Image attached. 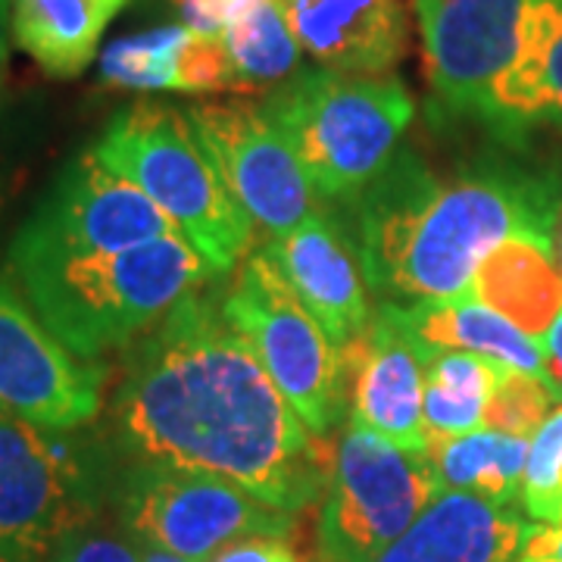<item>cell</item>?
<instances>
[{
  "label": "cell",
  "instance_id": "26",
  "mask_svg": "<svg viewBox=\"0 0 562 562\" xmlns=\"http://www.w3.org/2000/svg\"><path fill=\"white\" fill-rule=\"evenodd\" d=\"M560 465H562V406H557L528 441L519 506L538 528H553L560 516Z\"/></svg>",
  "mask_w": 562,
  "mask_h": 562
},
{
  "label": "cell",
  "instance_id": "37",
  "mask_svg": "<svg viewBox=\"0 0 562 562\" xmlns=\"http://www.w3.org/2000/svg\"><path fill=\"white\" fill-rule=\"evenodd\" d=\"M550 531H557V535H562V513H560V519H557V525H553Z\"/></svg>",
  "mask_w": 562,
  "mask_h": 562
},
{
  "label": "cell",
  "instance_id": "23",
  "mask_svg": "<svg viewBox=\"0 0 562 562\" xmlns=\"http://www.w3.org/2000/svg\"><path fill=\"white\" fill-rule=\"evenodd\" d=\"M238 91H272L301 69V44L279 0H241L220 32Z\"/></svg>",
  "mask_w": 562,
  "mask_h": 562
},
{
  "label": "cell",
  "instance_id": "40",
  "mask_svg": "<svg viewBox=\"0 0 562 562\" xmlns=\"http://www.w3.org/2000/svg\"><path fill=\"white\" fill-rule=\"evenodd\" d=\"M0 201H3V198H0Z\"/></svg>",
  "mask_w": 562,
  "mask_h": 562
},
{
  "label": "cell",
  "instance_id": "36",
  "mask_svg": "<svg viewBox=\"0 0 562 562\" xmlns=\"http://www.w3.org/2000/svg\"><path fill=\"white\" fill-rule=\"evenodd\" d=\"M557 494H560V513H562V465H560V487H557ZM557 519H560V516H557ZM557 525V522H553Z\"/></svg>",
  "mask_w": 562,
  "mask_h": 562
},
{
  "label": "cell",
  "instance_id": "4",
  "mask_svg": "<svg viewBox=\"0 0 562 562\" xmlns=\"http://www.w3.org/2000/svg\"><path fill=\"white\" fill-rule=\"evenodd\" d=\"M266 116L279 125L322 201L360 198L401 150L416 116L406 85L394 76L303 69L266 91Z\"/></svg>",
  "mask_w": 562,
  "mask_h": 562
},
{
  "label": "cell",
  "instance_id": "28",
  "mask_svg": "<svg viewBox=\"0 0 562 562\" xmlns=\"http://www.w3.org/2000/svg\"><path fill=\"white\" fill-rule=\"evenodd\" d=\"M47 562H140L138 543L125 531L103 528L101 519L66 535Z\"/></svg>",
  "mask_w": 562,
  "mask_h": 562
},
{
  "label": "cell",
  "instance_id": "24",
  "mask_svg": "<svg viewBox=\"0 0 562 562\" xmlns=\"http://www.w3.org/2000/svg\"><path fill=\"white\" fill-rule=\"evenodd\" d=\"M188 38L191 29L181 22L113 41L101 57L103 81L128 91H179V63Z\"/></svg>",
  "mask_w": 562,
  "mask_h": 562
},
{
  "label": "cell",
  "instance_id": "32",
  "mask_svg": "<svg viewBox=\"0 0 562 562\" xmlns=\"http://www.w3.org/2000/svg\"><path fill=\"white\" fill-rule=\"evenodd\" d=\"M519 560H562V535L535 525V531L528 535Z\"/></svg>",
  "mask_w": 562,
  "mask_h": 562
},
{
  "label": "cell",
  "instance_id": "30",
  "mask_svg": "<svg viewBox=\"0 0 562 562\" xmlns=\"http://www.w3.org/2000/svg\"><path fill=\"white\" fill-rule=\"evenodd\" d=\"M210 562H301L288 538H244L228 543Z\"/></svg>",
  "mask_w": 562,
  "mask_h": 562
},
{
  "label": "cell",
  "instance_id": "35",
  "mask_svg": "<svg viewBox=\"0 0 562 562\" xmlns=\"http://www.w3.org/2000/svg\"><path fill=\"white\" fill-rule=\"evenodd\" d=\"M138 553H140V562H188V560H179V557H172V553H162V550L150 547V543H138Z\"/></svg>",
  "mask_w": 562,
  "mask_h": 562
},
{
  "label": "cell",
  "instance_id": "15",
  "mask_svg": "<svg viewBox=\"0 0 562 562\" xmlns=\"http://www.w3.org/2000/svg\"><path fill=\"white\" fill-rule=\"evenodd\" d=\"M344 362L350 419L403 450L428 453V431L422 419V357L382 306L372 313L360 338L344 347Z\"/></svg>",
  "mask_w": 562,
  "mask_h": 562
},
{
  "label": "cell",
  "instance_id": "33",
  "mask_svg": "<svg viewBox=\"0 0 562 562\" xmlns=\"http://www.w3.org/2000/svg\"><path fill=\"white\" fill-rule=\"evenodd\" d=\"M543 360H547V382L557 387V394H562V313L560 319L553 322V328L543 338Z\"/></svg>",
  "mask_w": 562,
  "mask_h": 562
},
{
  "label": "cell",
  "instance_id": "1",
  "mask_svg": "<svg viewBox=\"0 0 562 562\" xmlns=\"http://www.w3.org/2000/svg\"><path fill=\"white\" fill-rule=\"evenodd\" d=\"M98 431L116 465L206 472L294 516L328 482L322 438L281 397L210 284L122 347Z\"/></svg>",
  "mask_w": 562,
  "mask_h": 562
},
{
  "label": "cell",
  "instance_id": "8",
  "mask_svg": "<svg viewBox=\"0 0 562 562\" xmlns=\"http://www.w3.org/2000/svg\"><path fill=\"white\" fill-rule=\"evenodd\" d=\"M443 494L435 460L347 419L316 519L322 562H375Z\"/></svg>",
  "mask_w": 562,
  "mask_h": 562
},
{
  "label": "cell",
  "instance_id": "13",
  "mask_svg": "<svg viewBox=\"0 0 562 562\" xmlns=\"http://www.w3.org/2000/svg\"><path fill=\"white\" fill-rule=\"evenodd\" d=\"M184 113L225 184L266 235H281L316 210L313 184L260 103H194Z\"/></svg>",
  "mask_w": 562,
  "mask_h": 562
},
{
  "label": "cell",
  "instance_id": "10",
  "mask_svg": "<svg viewBox=\"0 0 562 562\" xmlns=\"http://www.w3.org/2000/svg\"><path fill=\"white\" fill-rule=\"evenodd\" d=\"M172 232L179 228L140 188L85 150L25 220L10 247V266L20 272L44 262L120 254Z\"/></svg>",
  "mask_w": 562,
  "mask_h": 562
},
{
  "label": "cell",
  "instance_id": "18",
  "mask_svg": "<svg viewBox=\"0 0 562 562\" xmlns=\"http://www.w3.org/2000/svg\"><path fill=\"white\" fill-rule=\"evenodd\" d=\"M379 306L401 325V331L419 350V357L438 353V350H460V353H475L484 360L501 362L506 369H519V372L547 379L541 344L528 338L522 328H516L506 316L472 297L413 303V306L379 303Z\"/></svg>",
  "mask_w": 562,
  "mask_h": 562
},
{
  "label": "cell",
  "instance_id": "3",
  "mask_svg": "<svg viewBox=\"0 0 562 562\" xmlns=\"http://www.w3.org/2000/svg\"><path fill=\"white\" fill-rule=\"evenodd\" d=\"M216 276L181 232L120 254L16 272L41 322L81 360H101L138 341L176 303Z\"/></svg>",
  "mask_w": 562,
  "mask_h": 562
},
{
  "label": "cell",
  "instance_id": "29",
  "mask_svg": "<svg viewBox=\"0 0 562 562\" xmlns=\"http://www.w3.org/2000/svg\"><path fill=\"white\" fill-rule=\"evenodd\" d=\"M535 125H553L562 132V38L553 44L547 66H543Z\"/></svg>",
  "mask_w": 562,
  "mask_h": 562
},
{
  "label": "cell",
  "instance_id": "20",
  "mask_svg": "<svg viewBox=\"0 0 562 562\" xmlns=\"http://www.w3.org/2000/svg\"><path fill=\"white\" fill-rule=\"evenodd\" d=\"M125 3L128 0H13V41L47 76L76 79L94 63L106 25Z\"/></svg>",
  "mask_w": 562,
  "mask_h": 562
},
{
  "label": "cell",
  "instance_id": "34",
  "mask_svg": "<svg viewBox=\"0 0 562 562\" xmlns=\"http://www.w3.org/2000/svg\"><path fill=\"white\" fill-rule=\"evenodd\" d=\"M7 20H10V0H0V81L7 69Z\"/></svg>",
  "mask_w": 562,
  "mask_h": 562
},
{
  "label": "cell",
  "instance_id": "12",
  "mask_svg": "<svg viewBox=\"0 0 562 562\" xmlns=\"http://www.w3.org/2000/svg\"><path fill=\"white\" fill-rule=\"evenodd\" d=\"M413 10L435 113L482 125L491 91L519 50L528 0H413Z\"/></svg>",
  "mask_w": 562,
  "mask_h": 562
},
{
  "label": "cell",
  "instance_id": "2",
  "mask_svg": "<svg viewBox=\"0 0 562 562\" xmlns=\"http://www.w3.org/2000/svg\"><path fill=\"white\" fill-rule=\"evenodd\" d=\"M562 213V172L503 144L441 176L403 147L353 206L357 254L369 294L413 306L469 297L482 260L509 238L553 241Z\"/></svg>",
  "mask_w": 562,
  "mask_h": 562
},
{
  "label": "cell",
  "instance_id": "38",
  "mask_svg": "<svg viewBox=\"0 0 562 562\" xmlns=\"http://www.w3.org/2000/svg\"><path fill=\"white\" fill-rule=\"evenodd\" d=\"M519 562H562V560H519Z\"/></svg>",
  "mask_w": 562,
  "mask_h": 562
},
{
  "label": "cell",
  "instance_id": "19",
  "mask_svg": "<svg viewBox=\"0 0 562 562\" xmlns=\"http://www.w3.org/2000/svg\"><path fill=\"white\" fill-rule=\"evenodd\" d=\"M469 297L491 306L522 328L528 338L543 344L562 313V281L553 241L519 235L494 247L475 269Z\"/></svg>",
  "mask_w": 562,
  "mask_h": 562
},
{
  "label": "cell",
  "instance_id": "5",
  "mask_svg": "<svg viewBox=\"0 0 562 562\" xmlns=\"http://www.w3.org/2000/svg\"><path fill=\"white\" fill-rule=\"evenodd\" d=\"M91 154L140 188L220 276L247 257L254 220L225 184L188 113L135 101L103 128Z\"/></svg>",
  "mask_w": 562,
  "mask_h": 562
},
{
  "label": "cell",
  "instance_id": "6",
  "mask_svg": "<svg viewBox=\"0 0 562 562\" xmlns=\"http://www.w3.org/2000/svg\"><path fill=\"white\" fill-rule=\"evenodd\" d=\"M116 460L98 425L44 428L0 406V562H47L57 543L101 519Z\"/></svg>",
  "mask_w": 562,
  "mask_h": 562
},
{
  "label": "cell",
  "instance_id": "16",
  "mask_svg": "<svg viewBox=\"0 0 562 562\" xmlns=\"http://www.w3.org/2000/svg\"><path fill=\"white\" fill-rule=\"evenodd\" d=\"M294 38L316 63L350 76H387L406 54L401 0H279Z\"/></svg>",
  "mask_w": 562,
  "mask_h": 562
},
{
  "label": "cell",
  "instance_id": "11",
  "mask_svg": "<svg viewBox=\"0 0 562 562\" xmlns=\"http://www.w3.org/2000/svg\"><path fill=\"white\" fill-rule=\"evenodd\" d=\"M110 369L81 360L41 322L10 281L0 279V406L44 428L94 425Z\"/></svg>",
  "mask_w": 562,
  "mask_h": 562
},
{
  "label": "cell",
  "instance_id": "31",
  "mask_svg": "<svg viewBox=\"0 0 562 562\" xmlns=\"http://www.w3.org/2000/svg\"><path fill=\"white\" fill-rule=\"evenodd\" d=\"M172 3L179 7L188 29L203 32V35H220L241 0H172Z\"/></svg>",
  "mask_w": 562,
  "mask_h": 562
},
{
  "label": "cell",
  "instance_id": "39",
  "mask_svg": "<svg viewBox=\"0 0 562 562\" xmlns=\"http://www.w3.org/2000/svg\"><path fill=\"white\" fill-rule=\"evenodd\" d=\"M560 281H562V241H560Z\"/></svg>",
  "mask_w": 562,
  "mask_h": 562
},
{
  "label": "cell",
  "instance_id": "9",
  "mask_svg": "<svg viewBox=\"0 0 562 562\" xmlns=\"http://www.w3.org/2000/svg\"><path fill=\"white\" fill-rule=\"evenodd\" d=\"M110 506L132 541L188 562H210L244 538H291L297 525L238 484L162 465H116Z\"/></svg>",
  "mask_w": 562,
  "mask_h": 562
},
{
  "label": "cell",
  "instance_id": "25",
  "mask_svg": "<svg viewBox=\"0 0 562 562\" xmlns=\"http://www.w3.org/2000/svg\"><path fill=\"white\" fill-rule=\"evenodd\" d=\"M557 401H560L557 387L547 382L543 375H531V372L501 366L494 394H491L487 409H484V428L531 441V435L553 413Z\"/></svg>",
  "mask_w": 562,
  "mask_h": 562
},
{
  "label": "cell",
  "instance_id": "27",
  "mask_svg": "<svg viewBox=\"0 0 562 562\" xmlns=\"http://www.w3.org/2000/svg\"><path fill=\"white\" fill-rule=\"evenodd\" d=\"M181 94H220L238 91L235 66L228 60V50L220 35H203L191 29V38L181 50L179 63Z\"/></svg>",
  "mask_w": 562,
  "mask_h": 562
},
{
  "label": "cell",
  "instance_id": "17",
  "mask_svg": "<svg viewBox=\"0 0 562 562\" xmlns=\"http://www.w3.org/2000/svg\"><path fill=\"white\" fill-rule=\"evenodd\" d=\"M513 506L443 491L375 562H513L535 525Z\"/></svg>",
  "mask_w": 562,
  "mask_h": 562
},
{
  "label": "cell",
  "instance_id": "14",
  "mask_svg": "<svg viewBox=\"0 0 562 562\" xmlns=\"http://www.w3.org/2000/svg\"><path fill=\"white\" fill-rule=\"evenodd\" d=\"M262 254L341 350L369 328L372 306L360 254L335 216L313 210L294 228L269 235Z\"/></svg>",
  "mask_w": 562,
  "mask_h": 562
},
{
  "label": "cell",
  "instance_id": "7",
  "mask_svg": "<svg viewBox=\"0 0 562 562\" xmlns=\"http://www.w3.org/2000/svg\"><path fill=\"white\" fill-rule=\"evenodd\" d=\"M222 310L303 425L316 438H328L350 416L344 350L281 279L262 247L235 266V276L222 288Z\"/></svg>",
  "mask_w": 562,
  "mask_h": 562
},
{
  "label": "cell",
  "instance_id": "21",
  "mask_svg": "<svg viewBox=\"0 0 562 562\" xmlns=\"http://www.w3.org/2000/svg\"><path fill=\"white\" fill-rule=\"evenodd\" d=\"M422 419L428 428V443L462 438L484 428V409L494 394L501 362L460 350H438L422 357Z\"/></svg>",
  "mask_w": 562,
  "mask_h": 562
},
{
  "label": "cell",
  "instance_id": "22",
  "mask_svg": "<svg viewBox=\"0 0 562 562\" xmlns=\"http://www.w3.org/2000/svg\"><path fill=\"white\" fill-rule=\"evenodd\" d=\"M428 457L435 460L443 491L475 494L497 506L519 503L525 462H528V438L479 428L462 438L431 441Z\"/></svg>",
  "mask_w": 562,
  "mask_h": 562
}]
</instances>
